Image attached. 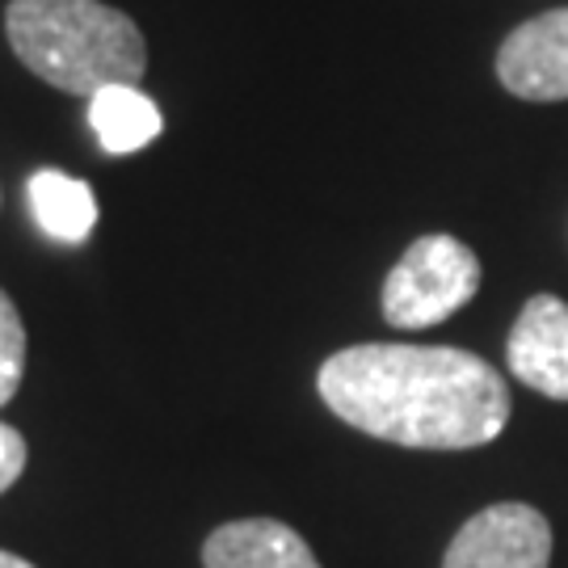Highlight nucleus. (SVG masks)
<instances>
[{
  "instance_id": "1",
  "label": "nucleus",
  "mask_w": 568,
  "mask_h": 568,
  "mask_svg": "<svg viewBox=\"0 0 568 568\" xmlns=\"http://www.w3.org/2000/svg\"><path fill=\"white\" fill-rule=\"evenodd\" d=\"M316 387L345 426L413 450L485 447L509 422L497 366L455 345H349L321 366Z\"/></svg>"
},
{
  "instance_id": "2",
  "label": "nucleus",
  "mask_w": 568,
  "mask_h": 568,
  "mask_svg": "<svg viewBox=\"0 0 568 568\" xmlns=\"http://www.w3.org/2000/svg\"><path fill=\"white\" fill-rule=\"evenodd\" d=\"M4 34L34 77L77 98L135 84L148 68L140 26L102 0H13Z\"/></svg>"
},
{
  "instance_id": "3",
  "label": "nucleus",
  "mask_w": 568,
  "mask_h": 568,
  "mask_svg": "<svg viewBox=\"0 0 568 568\" xmlns=\"http://www.w3.org/2000/svg\"><path fill=\"white\" fill-rule=\"evenodd\" d=\"M480 291V262L455 236H422L392 265L384 283V321L392 328H434Z\"/></svg>"
},
{
  "instance_id": "4",
  "label": "nucleus",
  "mask_w": 568,
  "mask_h": 568,
  "mask_svg": "<svg viewBox=\"0 0 568 568\" xmlns=\"http://www.w3.org/2000/svg\"><path fill=\"white\" fill-rule=\"evenodd\" d=\"M551 527L535 506L501 501L455 530L443 568H548Z\"/></svg>"
},
{
  "instance_id": "5",
  "label": "nucleus",
  "mask_w": 568,
  "mask_h": 568,
  "mask_svg": "<svg viewBox=\"0 0 568 568\" xmlns=\"http://www.w3.org/2000/svg\"><path fill=\"white\" fill-rule=\"evenodd\" d=\"M497 77L523 102L568 98V9L523 21L497 51Z\"/></svg>"
},
{
  "instance_id": "6",
  "label": "nucleus",
  "mask_w": 568,
  "mask_h": 568,
  "mask_svg": "<svg viewBox=\"0 0 568 568\" xmlns=\"http://www.w3.org/2000/svg\"><path fill=\"white\" fill-rule=\"evenodd\" d=\"M509 375L544 392L548 400H568V304L556 295H535L509 328Z\"/></svg>"
},
{
  "instance_id": "7",
  "label": "nucleus",
  "mask_w": 568,
  "mask_h": 568,
  "mask_svg": "<svg viewBox=\"0 0 568 568\" xmlns=\"http://www.w3.org/2000/svg\"><path fill=\"white\" fill-rule=\"evenodd\" d=\"M206 568H321L307 539L278 518H241L211 530L203 544Z\"/></svg>"
},
{
  "instance_id": "8",
  "label": "nucleus",
  "mask_w": 568,
  "mask_h": 568,
  "mask_svg": "<svg viewBox=\"0 0 568 568\" xmlns=\"http://www.w3.org/2000/svg\"><path fill=\"white\" fill-rule=\"evenodd\" d=\"M30 211L34 224L60 244H81L89 241V232L98 227V199L81 178H68L60 169H39L30 185Z\"/></svg>"
},
{
  "instance_id": "9",
  "label": "nucleus",
  "mask_w": 568,
  "mask_h": 568,
  "mask_svg": "<svg viewBox=\"0 0 568 568\" xmlns=\"http://www.w3.org/2000/svg\"><path fill=\"white\" fill-rule=\"evenodd\" d=\"M89 122L98 131L105 152H140L161 135V110L152 98H143L135 84H110L102 93L89 98Z\"/></svg>"
},
{
  "instance_id": "10",
  "label": "nucleus",
  "mask_w": 568,
  "mask_h": 568,
  "mask_svg": "<svg viewBox=\"0 0 568 568\" xmlns=\"http://www.w3.org/2000/svg\"><path fill=\"white\" fill-rule=\"evenodd\" d=\"M21 371H26V328L13 300L0 291V408L13 400Z\"/></svg>"
},
{
  "instance_id": "11",
  "label": "nucleus",
  "mask_w": 568,
  "mask_h": 568,
  "mask_svg": "<svg viewBox=\"0 0 568 568\" xmlns=\"http://www.w3.org/2000/svg\"><path fill=\"white\" fill-rule=\"evenodd\" d=\"M21 467H26V438L13 426L0 422V493L18 485Z\"/></svg>"
},
{
  "instance_id": "12",
  "label": "nucleus",
  "mask_w": 568,
  "mask_h": 568,
  "mask_svg": "<svg viewBox=\"0 0 568 568\" xmlns=\"http://www.w3.org/2000/svg\"><path fill=\"white\" fill-rule=\"evenodd\" d=\"M0 568H34L30 560H21V556H13V551L0 548Z\"/></svg>"
}]
</instances>
